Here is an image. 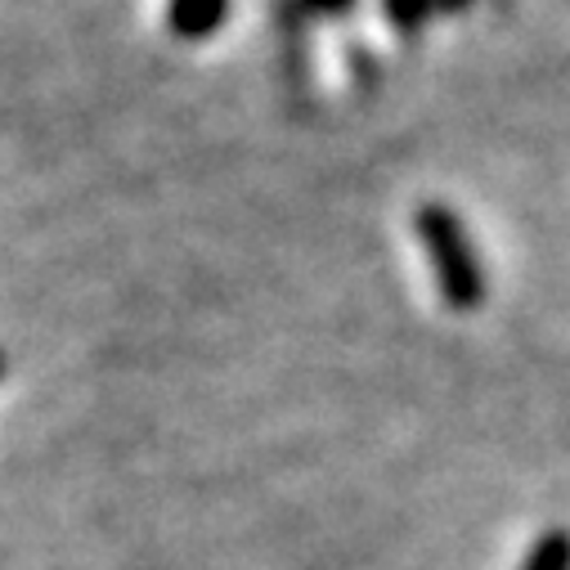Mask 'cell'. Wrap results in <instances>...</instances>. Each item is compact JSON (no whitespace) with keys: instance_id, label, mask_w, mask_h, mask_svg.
Returning <instances> with one entry per match:
<instances>
[{"instance_id":"cell-1","label":"cell","mask_w":570,"mask_h":570,"mask_svg":"<svg viewBox=\"0 0 570 570\" xmlns=\"http://www.w3.org/2000/svg\"><path fill=\"white\" fill-rule=\"evenodd\" d=\"M413 234H417L426 261H432L441 302L454 315L481 311L485 306V269H481V256L463 229V216L450 212L445 203H422L413 212Z\"/></svg>"},{"instance_id":"cell-2","label":"cell","mask_w":570,"mask_h":570,"mask_svg":"<svg viewBox=\"0 0 570 570\" xmlns=\"http://www.w3.org/2000/svg\"><path fill=\"white\" fill-rule=\"evenodd\" d=\"M229 23V0H167V28L180 41H212Z\"/></svg>"},{"instance_id":"cell-3","label":"cell","mask_w":570,"mask_h":570,"mask_svg":"<svg viewBox=\"0 0 570 570\" xmlns=\"http://www.w3.org/2000/svg\"><path fill=\"white\" fill-rule=\"evenodd\" d=\"M521 570H570V530H543L521 561Z\"/></svg>"},{"instance_id":"cell-4","label":"cell","mask_w":570,"mask_h":570,"mask_svg":"<svg viewBox=\"0 0 570 570\" xmlns=\"http://www.w3.org/2000/svg\"><path fill=\"white\" fill-rule=\"evenodd\" d=\"M432 10H436V0H382L386 23H391L395 32H404V37L422 32V23L432 19Z\"/></svg>"},{"instance_id":"cell-5","label":"cell","mask_w":570,"mask_h":570,"mask_svg":"<svg viewBox=\"0 0 570 570\" xmlns=\"http://www.w3.org/2000/svg\"><path fill=\"white\" fill-rule=\"evenodd\" d=\"M355 6V0H302V10L306 14H320V19H337V14H346Z\"/></svg>"},{"instance_id":"cell-6","label":"cell","mask_w":570,"mask_h":570,"mask_svg":"<svg viewBox=\"0 0 570 570\" xmlns=\"http://www.w3.org/2000/svg\"><path fill=\"white\" fill-rule=\"evenodd\" d=\"M463 6H468V0H436V10H445V14L450 10H463Z\"/></svg>"},{"instance_id":"cell-7","label":"cell","mask_w":570,"mask_h":570,"mask_svg":"<svg viewBox=\"0 0 570 570\" xmlns=\"http://www.w3.org/2000/svg\"><path fill=\"white\" fill-rule=\"evenodd\" d=\"M0 377H6V355H0Z\"/></svg>"}]
</instances>
